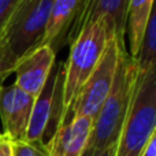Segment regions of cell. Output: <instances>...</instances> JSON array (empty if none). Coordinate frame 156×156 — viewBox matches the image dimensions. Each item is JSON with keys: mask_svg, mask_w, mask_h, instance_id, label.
Segmentation results:
<instances>
[{"mask_svg": "<svg viewBox=\"0 0 156 156\" xmlns=\"http://www.w3.org/2000/svg\"><path fill=\"white\" fill-rule=\"evenodd\" d=\"M16 62L18 59L15 58V55L0 38V86H3V82L10 77V74H14Z\"/></svg>", "mask_w": 156, "mask_h": 156, "instance_id": "5bb4252c", "label": "cell"}, {"mask_svg": "<svg viewBox=\"0 0 156 156\" xmlns=\"http://www.w3.org/2000/svg\"><path fill=\"white\" fill-rule=\"evenodd\" d=\"M81 2L82 0H54L41 45L47 44L54 48L59 37L67 33L77 15Z\"/></svg>", "mask_w": 156, "mask_h": 156, "instance_id": "8fae6325", "label": "cell"}, {"mask_svg": "<svg viewBox=\"0 0 156 156\" xmlns=\"http://www.w3.org/2000/svg\"><path fill=\"white\" fill-rule=\"evenodd\" d=\"M154 0H129L126 12V27L125 41H127V52L136 59L143 41L144 29L149 16Z\"/></svg>", "mask_w": 156, "mask_h": 156, "instance_id": "30bf717a", "label": "cell"}, {"mask_svg": "<svg viewBox=\"0 0 156 156\" xmlns=\"http://www.w3.org/2000/svg\"><path fill=\"white\" fill-rule=\"evenodd\" d=\"M54 0H21L3 34L16 59L41 45Z\"/></svg>", "mask_w": 156, "mask_h": 156, "instance_id": "5b68a950", "label": "cell"}, {"mask_svg": "<svg viewBox=\"0 0 156 156\" xmlns=\"http://www.w3.org/2000/svg\"><path fill=\"white\" fill-rule=\"evenodd\" d=\"M34 97L18 86H0V119L3 133L11 141H25Z\"/></svg>", "mask_w": 156, "mask_h": 156, "instance_id": "52a82bcc", "label": "cell"}, {"mask_svg": "<svg viewBox=\"0 0 156 156\" xmlns=\"http://www.w3.org/2000/svg\"><path fill=\"white\" fill-rule=\"evenodd\" d=\"M141 156H156V129L154 130L151 137H149Z\"/></svg>", "mask_w": 156, "mask_h": 156, "instance_id": "e0dca14e", "label": "cell"}, {"mask_svg": "<svg viewBox=\"0 0 156 156\" xmlns=\"http://www.w3.org/2000/svg\"><path fill=\"white\" fill-rule=\"evenodd\" d=\"M137 74V62L129 55L125 43L121 49L115 80L107 99L104 100L93 121L90 137L85 152L99 151L118 143L129 111Z\"/></svg>", "mask_w": 156, "mask_h": 156, "instance_id": "6da1fadb", "label": "cell"}, {"mask_svg": "<svg viewBox=\"0 0 156 156\" xmlns=\"http://www.w3.org/2000/svg\"><path fill=\"white\" fill-rule=\"evenodd\" d=\"M63 78L65 62H55L44 88L34 97L25 141L45 144L44 137L51 126L54 125V133L59 126L63 119Z\"/></svg>", "mask_w": 156, "mask_h": 156, "instance_id": "8992f818", "label": "cell"}, {"mask_svg": "<svg viewBox=\"0 0 156 156\" xmlns=\"http://www.w3.org/2000/svg\"><path fill=\"white\" fill-rule=\"evenodd\" d=\"M156 129V62L138 70L115 156H141Z\"/></svg>", "mask_w": 156, "mask_h": 156, "instance_id": "3957f363", "label": "cell"}, {"mask_svg": "<svg viewBox=\"0 0 156 156\" xmlns=\"http://www.w3.org/2000/svg\"><path fill=\"white\" fill-rule=\"evenodd\" d=\"M115 33V27L110 23V21L100 16L86 25L71 41L69 58L65 62L63 118L80 89L99 65L108 41Z\"/></svg>", "mask_w": 156, "mask_h": 156, "instance_id": "7a4b0ae2", "label": "cell"}, {"mask_svg": "<svg viewBox=\"0 0 156 156\" xmlns=\"http://www.w3.org/2000/svg\"><path fill=\"white\" fill-rule=\"evenodd\" d=\"M127 3L129 0H82L76 18L66 33L67 40L73 41L86 25L100 16L107 18L116 33L125 38Z\"/></svg>", "mask_w": 156, "mask_h": 156, "instance_id": "9c48e42d", "label": "cell"}, {"mask_svg": "<svg viewBox=\"0 0 156 156\" xmlns=\"http://www.w3.org/2000/svg\"><path fill=\"white\" fill-rule=\"evenodd\" d=\"M136 62H137L138 70H145L154 62H156V0H154L151 11H149V16L144 29L143 41H141Z\"/></svg>", "mask_w": 156, "mask_h": 156, "instance_id": "4fadbf2b", "label": "cell"}, {"mask_svg": "<svg viewBox=\"0 0 156 156\" xmlns=\"http://www.w3.org/2000/svg\"><path fill=\"white\" fill-rule=\"evenodd\" d=\"M21 0H0V38L3 37Z\"/></svg>", "mask_w": 156, "mask_h": 156, "instance_id": "9a60e30c", "label": "cell"}, {"mask_svg": "<svg viewBox=\"0 0 156 156\" xmlns=\"http://www.w3.org/2000/svg\"><path fill=\"white\" fill-rule=\"evenodd\" d=\"M55 51L51 45H38L33 51L27 52L16 62L15 70V82L18 86L30 96L36 97L44 88L48 80L51 70L56 62Z\"/></svg>", "mask_w": 156, "mask_h": 156, "instance_id": "ba28073f", "label": "cell"}, {"mask_svg": "<svg viewBox=\"0 0 156 156\" xmlns=\"http://www.w3.org/2000/svg\"><path fill=\"white\" fill-rule=\"evenodd\" d=\"M66 127L65 155L63 156H82L90 137L93 119L88 116H71L66 114L62 119Z\"/></svg>", "mask_w": 156, "mask_h": 156, "instance_id": "7c38bea8", "label": "cell"}, {"mask_svg": "<svg viewBox=\"0 0 156 156\" xmlns=\"http://www.w3.org/2000/svg\"><path fill=\"white\" fill-rule=\"evenodd\" d=\"M125 43H126L125 38L116 33L108 41L99 65L89 76L83 86L80 89L76 99L69 107L67 112L73 118L74 116H88L94 121L114 83L119 56H121V49Z\"/></svg>", "mask_w": 156, "mask_h": 156, "instance_id": "277c9868", "label": "cell"}, {"mask_svg": "<svg viewBox=\"0 0 156 156\" xmlns=\"http://www.w3.org/2000/svg\"><path fill=\"white\" fill-rule=\"evenodd\" d=\"M0 156H12V141L4 133H0Z\"/></svg>", "mask_w": 156, "mask_h": 156, "instance_id": "2e32d148", "label": "cell"}, {"mask_svg": "<svg viewBox=\"0 0 156 156\" xmlns=\"http://www.w3.org/2000/svg\"><path fill=\"white\" fill-rule=\"evenodd\" d=\"M116 151V144L107 147V148L99 149V151H93V152H83L82 156H115Z\"/></svg>", "mask_w": 156, "mask_h": 156, "instance_id": "ac0fdd59", "label": "cell"}]
</instances>
